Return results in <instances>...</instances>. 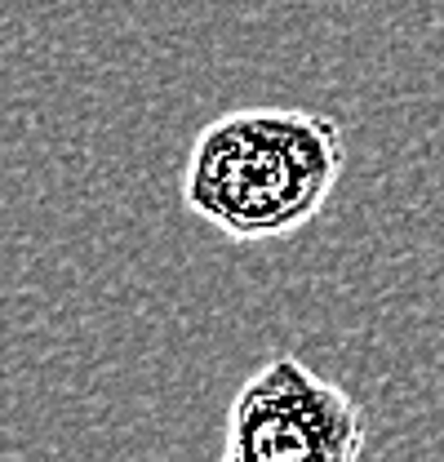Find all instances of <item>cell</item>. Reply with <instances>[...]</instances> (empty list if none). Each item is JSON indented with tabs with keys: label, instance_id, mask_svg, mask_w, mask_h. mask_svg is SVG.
Instances as JSON below:
<instances>
[{
	"label": "cell",
	"instance_id": "6da1fadb",
	"mask_svg": "<svg viewBox=\"0 0 444 462\" xmlns=\"http://www.w3.org/2000/svg\"><path fill=\"white\" fill-rule=\"evenodd\" d=\"M342 161V129L329 116L302 107L227 112L196 134L182 200L240 245L280 240L325 209Z\"/></svg>",
	"mask_w": 444,
	"mask_h": 462
},
{
	"label": "cell",
	"instance_id": "7a4b0ae2",
	"mask_svg": "<svg viewBox=\"0 0 444 462\" xmlns=\"http://www.w3.org/2000/svg\"><path fill=\"white\" fill-rule=\"evenodd\" d=\"M365 449V409L298 356L280 351L236 392L227 413L231 462H351Z\"/></svg>",
	"mask_w": 444,
	"mask_h": 462
}]
</instances>
